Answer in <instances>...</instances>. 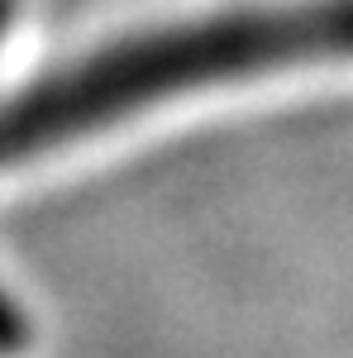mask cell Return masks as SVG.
Wrapping results in <instances>:
<instances>
[{"label": "cell", "instance_id": "1", "mask_svg": "<svg viewBox=\"0 0 353 358\" xmlns=\"http://www.w3.org/2000/svg\"><path fill=\"white\" fill-rule=\"evenodd\" d=\"M339 57H353V0H291L277 10L201 15L110 38L96 77L110 106L134 120L177 96Z\"/></svg>", "mask_w": 353, "mask_h": 358}]
</instances>
